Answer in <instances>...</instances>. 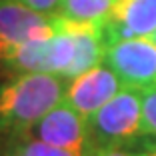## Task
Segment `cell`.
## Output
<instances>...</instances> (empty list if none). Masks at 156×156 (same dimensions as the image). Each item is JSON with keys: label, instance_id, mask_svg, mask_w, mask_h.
Instances as JSON below:
<instances>
[{"label": "cell", "instance_id": "5", "mask_svg": "<svg viewBox=\"0 0 156 156\" xmlns=\"http://www.w3.org/2000/svg\"><path fill=\"white\" fill-rule=\"evenodd\" d=\"M54 34V16H46L16 0H0V62L18 46Z\"/></svg>", "mask_w": 156, "mask_h": 156}, {"label": "cell", "instance_id": "9", "mask_svg": "<svg viewBox=\"0 0 156 156\" xmlns=\"http://www.w3.org/2000/svg\"><path fill=\"white\" fill-rule=\"evenodd\" d=\"M116 0H62L58 16L80 22H102Z\"/></svg>", "mask_w": 156, "mask_h": 156}, {"label": "cell", "instance_id": "15", "mask_svg": "<svg viewBox=\"0 0 156 156\" xmlns=\"http://www.w3.org/2000/svg\"><path fill=\"white\" fill-rule=\"evenodd\" d=\"M2 156H24V154H22V152H20L16 146H14V144H10V146L6 148L4 152H2Z\"/></svg>", "mask_w": 156, "mask_h": 156}, {"label": "cell", "instance_id": "2", "mask_svg": "<svg viewBox=\"0 0 156 156\" xmlns=\"http://www.w3.org/2000/svg\"><path fill=\"white\" fill-rule=\"evenodd\" d=\"M144 136V92L124 86L88 118V142L124 146Z\"/></svg>", "mask_w": 156, "mask_h": 156}, {"label": "cell", "instance_id": "3", "mask_svg": "<svg viewBox=\"0 0 156 156\" xmlns=\"http://www.w3.org/2000/svg\"><path fill=\"white\" fill-rule=\"evenodd\" d=\"M102 64H106L120 82L136 90L156 88V42L154 36L124 38L104 48Z\"/></svg>", "mask_w": 156, "mask_h": 156}, {"label": "cell", "instance_id": "12", "mask_svg": "<svg viewBox=\"0 0 156 156\" xmlns=\"http://www.w3.org/2000/svg\"><path fill=\"white\" fill-rule=\"evenodd\" d=\"M84 156H138L136 150H126L124 146H100V144H86Z\"/></svg>", "mask_w": 156, "mask_h": 156}, {"label": "cell", "instance_id": "8", "mask_svg": "<svg viewBox=\"0 0 156 156\" xmlns=\"http://www.w3.org/2000/svg\"><path fill=\"white\" fill-rule=\"evenodd\" d=\"M56 20L74 36V60L62 74L66 80H72L78 74L102 64L106 48L104 36H102V22H80V20H68L62 16H56Z\"/></svg>", "mask_w": 156, "mask_h": 156}, {"label": "cell", "instance_id": "10", "mask_svg": "<svg viewBox=\"0 0 156 156\" xmlns=\"http://www.w3.org/2000/svg\"><path fill=\"white\" fill-rule=\"evenodd\" d=\"M12 144L18 148L24 156H84V152L52 146V144L40 142V140H30V138H20V136H14Z\"/></svg>", "mask_w": 156, "mask_h": 156}, {"label": "cell", "instance_id": "14", "mask_svg": "<svg viewBox=\"0 0 156 156\" xmlns=\"http://www.w3.org/2000/svg\"><path fill=\"white\" fill-rule=\"evenodd\" d=\"M136 152H138V156H156V140L144 142Z\"/></svg>", "mask_w": 156, "mask_h": 156}, {"label": "cell", "instance_id": "13", "mask_svg": "<svg viewBox=\"0 0 156 156\" xmlns=\"http://www.w3.org/2000/svg\"><path fill=\"white\" fill-rule=\"evenodd\" d=\"M16 2L36 10V12H40V14H46V16H58L60 2H62V0H16Z\"/></svg>", "mask_w": 156, "mask_h": 156}, {"label": "cell", "instance_id": "1", "mask_svg": "<svg viewBox=\"0 0 156 156\" xmlns=\"http://www.w3.org/2000/svg\"><path fill=\"white\" fill-rule=\"evenodd\" d=\"M68 80L60 74L22 72L0 84V134H22L64 100Z\"/></svg>", "mask_w": 156, "mask_h": 156}, {"label": "cell", "instance_id": "4", "mask_svg": "<svg viewBox=\"0 0 156 156\" xmlns=\"http://www.w3.org/2000/svg\"><path fill=\"white\" fill-rule=\"evenodd\" d=\"M16 136L84 152L88 142V120L74 110L66 100H62L52 110L46 112L40 120H36L26 132L16 134Z\"/></svg>", "mask_w": 156, "mask_h": 156}, {"label": "cell", "instance_id": "6", "mask_svg": "<svg viewBox=\"0 0 156 156\" xmlns=\"http://www.w3.org/2000/svg\"><path fill=\"white\" fill-rule=\"evenodd\" d=\"M122 88L124 84L108 66L98 64L70 80L66 86L64 100L88 120Z\"/></svg>", "mask_w": 156, "mask_h": 156}, {"label": "cell", "instance_id": "7", "mask_svg": "<svg viewBox=\"0 0 156 156\" xmlns=\"http://www.w3.org/2000/svg\"><path fill=\"white\" fill-rule=\"evenodd\" d=\"M156 0H116L108 16L102 20L104 44L124 38L154 36Z\"/></svg>", "mask_w": 156, "mask_h": 156}, {"label": "cell", "instance_id": "11", "mask_svg": "<svg viewBox=\"0 0 156 156\" xmlns=\"http://www.w3.org/2000/svg\"><path fill=\"white\" fill-rule=\"evenodd\" d=\"M144 136H156V88L144 92Z\"/></svg>", "mask_w": 156, "mask_h": 156}, {"label": "cell", "instance_id": "16", "mask_svg": "<svg viewBox=\"0 0 156 156\" xmlns=\"http://www.w3.org/2000/svg\"><path fill=\"white\" fill-rule=\"evenodd\" d=\"M154 42H156V32H154Z\"/></svg>", "mask_w": 156, "mask_h": 156}]
</instances>
